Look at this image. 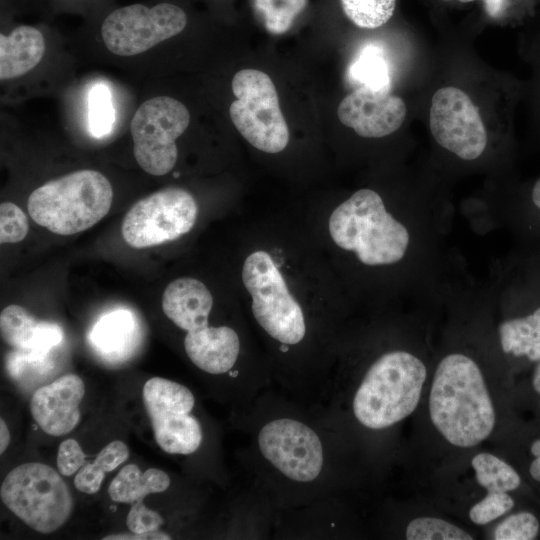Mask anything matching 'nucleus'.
I'll return each mask as SVG.
<instances>
[{"label": "nucleus", "mask_w": 540, "mask_h": 540, "mask_svg": "<svg viewBox=\"0 0 540 540\" xmlns=\"http://www.w3.org/2000/svg\"><path fill=\"white\" fill-rule=\"evenodd\" d=\"M430 418L450 444L469 448L489 437L495 411L477 363L451 353L437 365L429 395Z\"/></svg>", "instance_id": "f257e3e1"}, {"label": "nucleus", "mask_w": 540, "mask_h": 540, "mask_svg": "<svg viewBox=\"0 0 540 540\" xmlns=\"http://www.w3.org/2000/svg\"><path fill=\"white\" fill-rule=\"evenodd\" d=\"M329 232L337 246L353 252L368 266L401 261L410 243L407 227L386 210L381 196L368 188L356 191L332 212Z\"/></svg>", "instance_id": "f03ea898"}, {"label": "nucleus", "mask_w": 540, "mask_h": 540, "mask_svg": "<svg viewBox=\"0 0 540 540\" xmlns=\"http://www.w3.org/2000/svg\"><path fill=\"white\" fill-rule=\"evenodd\" d=\"M427 370L415 355L389 351L368 368L352 400L356 420L370 430H382L411 415L418 406Z\"/></svg>", "instance_id": "7ed1b4c3"}, {"label": "nucleus", "mask_w": 540, "mask_h": 540, "mask_svg": "<svg viewBox=\"0 0 540 540\" xmlns=\"http://www.w3.org/2000/svg\"><path fill=\"white\" fill-rule=\"evenodd\" d=\"M113 189L96 170L84 169L36 188L27 201L31 218L58 235H73L99 222L110 210Z\"/></svg>", "instance_id": "20e7f679"}, {"label": "nucleus", "mask_w": 540, "mask_h": 540, "mask_svg": "<svg viewBox=\"0 0 540 540\" xmlns=\"http://www.w3.org/2000/svg\"><path fill=\"white\" fill-rule=\"evenodd\" d=\"M4 505L33 530L50 534L69 519L73 498L60 474L43 463H24L3 480Z\"/></svg>", "instance_id": "39448f33"}, {"label": "nucleus", "mask_w": 540, "mask_h": 540, "mask_svg": "<svg viewBox=\"0 0 540 540\" xmlns=\"http://www.w3.org/2000/svg\"><path fill=\"white\" fill-rule=\"evenodd\" d=\"M242 280L261 328L285 351L299 344L307 331L305 317L271 256L265 251L251 253L244 262Z\"/></svg>", "instance_id": "423d86ee"}, {"label": "nucleus", "mask_w": 540, "mask_h": 540, "mask_svg": "<svg viewBox=\"0 0 540 540\" xmlns=\"http://www.w3.org/2000/svg\"><path fill=\"white\" fill-rule=\"evenodd\" d=\"M232 91L236 100L230 105V118L245 140L266 153L284 150L289 129L271 78L256 69H242L233 77Z\"/></svg>", "instance_id": "0eeeda50"}, {"label": "nucleus", "mask_w": 540, "mask_h": 540, "mask_svg": "<svg viewBox=\"0 0 540 540\" xmlns=\"http://www.w3.org/2000/svg\"><path fill=\"white\" fill-rule=\"evenodd\" d=\"M190 122L187 107L169 96L144 101L130 124L133 154L138 165L148 174L162 176L176 164V139Z\"/></svg>", "instance_id": "6e6552de"}, {"label": "nucleus", "mask_w": 540, "mask_h": 540, "mask_svg": "<svg viewBox=\"0 0 540 540\" xmlns=\"http://www.w3.org/2000/svg\"><path fill=\"white\" fill-rule=\"evenodd\" d=\"M142 396L154 438L163 451L189 455L198 450L203 430L198 419L191 414L195 397L186 386L153 377L144 384Z\"/></svg>", "instance_id": "1a4fd4ad"}, {"label": "nucleus", "mask_w": 540, "mask_h": 540, "mask_svg": "<svg viewBox=\"0 0 540 540\" xmlns=\"http://www.w3.org/2000/svg\"><path fill=\"white\" fill-rule=\"evenodd\" d=\"M198 206L181 188H166L137 201L122 222L124 241L133 248H147L176 240L194 226Z\"/></svg>", "instance_id": "9d476101"}, {"label": "nucleus", "mask_w": 540, "mask_h": 540, "mask_svg": "<svg viewBox=\"0 0 540 540\" xmlns=\"http://www.w3.org/2000/svg\"><path fill=\"white\" fill-rule=\"evenodd\" d=\"M262 457L282 476L297 483L315 481L325 465L322 440L308 424L290 417L266 422L257 435Z\"/></svg>", "instance_id": "9b49d317"}, {"label": "nucleus", "mask_w": 540, "mask_h": 540, "mask_svg": "<svg viewBox=\"0 0 540 540\" xmlns=\"http://www.w3.org/2000/svg\"><path fill=\"white\" fill-rule=\"evenodd\" d=\"M186 24V13L174 4H132L111 12L102 24L101 35L113 54L134 56L179 34Z\"/></svg>", "instance_id": "f8f14e48"}, {"label": "nucleus", "mask_w": 540, "mask_h": 540, "mask_svg": "<svg viewBox=\"0 0 540 540\" xmlns=\"http://www.w3.org/2000/svg\"><path fill=\"white\" fill-rule=\"evenodd\" d=\"M429 125L436 142L463 160H475L486 149L487 132L479 110L457 87H442L434 93Z\"/></svg>", "instance_id": "ddd939ff"}, {"label": "nucleus", "mask_w": 540, "mask_h": 540, "mask_svg": "<svg viewBox=\"0 0 540 540\" xmlns=\"http://www.w3.org/2000/svg\"><path fill=\"white\" fill-rule=\"evenodd\" d=\"M407 114L402 98L390 92L356 88L340 102V122L364 138H381L403 124Z\"/></svg>", "instance_id": "4468645a"}, {"label": "nucleus", "mask_w": 540, "mask_h": 540, "mask_svg": "<svg viewBox=\"0 0 540 540\" xmlns=\"http://www.w3.org/2000/svg\"><path fill=\"white\" fill-rule=\"evenodd\" d=\"M84 394L82 379L76 374H66L33 393L30 412L45 433L52 436L65 435L80 420L79 405Z\"/></svg>", "instance_id": "2eb2a0df"}, {"label": "nucleus", "mask_w": 540, "mask_h": 540, "mask_svg": "<svg viewBox=\"0 0 540 540\" xmlns=\"http://www.w3.org/2000/svg\"><path fill=\"white\" fill-rule=\"evenodd\" d=\"M498 333L506 355L531 365L540 361V272L521 311L502 321Z\"/></svg>", "instance_id": "dca6fc26"}, {"label": "nucleus", "mask_w": 540, "mask_h": 540, "mask_svg": "<svg viewBox=\"0 0 540 540\" xmlns=\"http://www.w3.org/2000/svg\"><path fill=\"white\" fill-rule=\"evenodd\" d=\"M184 348L197 368L208 374L221 375L230 373L235 366L240 352V339L229 326H208L186 332Z\"/></svg>", "instance_id": "f3484780"}, {"label": "nucleus", "mask_w": 540, "mask_h": 540, "mask_svg": "<svg viewBox=\"0 0 540 540\" xmlns=\"http://www.w3.org/2000/svg\"><path fill=\"white\" fill-rule=\"evenodd\" d=\"M212 307L213 297L208 288L191 277L172 281L162 296L164 314L186 332L208 327Z\"/></svg>", "instance_id": "a211bd4d"}, {"label": "nucleus", "mask_w": 540, "mask_h": 540, "mask_svg": "<svg viewBox=\"0 0 540 540\" xmlns=\"http://www.w3.org/2000/svg\"><path fill=\"white\" fill-rule=\"evenodd\" d=\"M0 330L2 339L18 350L50 353L63 340V330L58 324L39 321L14 304L1 311Z\"/></svg>", "instance_id": "6ab92c4d"}, {"label": "nucleus", "mask_w": 540, "mask_h": 540, "mask_svg": "<svg viewBox=\"0 0 540 540\" xmlns=\"http://www.w3.org/2000/svg\"><path fill=\"white\" fill-rule=\"evenodd\" d=\"M45 53V40L37 28L21 25L0 34V79L10 80L35 68Z\"/></svg>", "instance_id": "aec40b11"}, {"label": "nucleus", "mask_w": 540, "mask_h": 540, "mask_svg": "<svg viewBox=\"0 0 540 540\" xmlns=\"http://www.w3.org/2000/svg\"><path fill=\"white\" fill-rule=\"evenodd\" d=\"M137 322L130 310L116 309L102 315L91 328L88 339L92 348L110 360L123 358L132 348Z\"/></svg>", "instance_id": "412c9836"}, {"label": "nucleus", "mask_w": 540, "mask_h": 540, "mask_svg": "<svg viewBox=\"0 0 540 540\" xmlns=\"http://www.w3.org/2000/svg\"><path fill=\"white\" fill-rule=\"evenodd\" d=\"M170 478L166 472L150 468L141 472L135 464L124 466L109 485L108 493L114 502L133 504L151 493L168 489Z\"/></svg>", "instance_id": "4be33fe9"}, {"label": "nucleus", "mask_w": 540, "mask_h": 540, "mask_svg": "<svg viewBox=\"0 0 540 540\" xmlns=\"http://www.w3.org/2000/svg\"><path fill=\"white\" fill-rule=\"evenodd\" d=\"M348 75L357 88L390 92L391 74L389 63L376 45H366L351 63Z\"/></svg>", "instance_id": "5701e85b"}, {"label": "nucleus", "mask_w": 540, "mask_h": 540, "mask_svg": "<svg viewBox=\"0 0 540 540\" xmlns=\"http://www.w3.org/2000/svg\"><path fill=\"white\" fill-rule=\"evenodd\" d=\"M475 477L487 492H514L521 488L522 477L509 463L491 453H479L471 460Z\"/></svg>", "instance_id": "b1692460"}, {"label": "nucleus", "mask_w": 540, "mask_h": 540, "mask_svg": "<svg viewBox=\"0 0 540 540\" xmlns=\"http://www.w3.org/2000/svg\"><path fill=\"white\" fill-rule=\"evenodd\" d=\"M6 370L18 382H37L48 376L55 367L52 352L38 353L12 349L6 356Z\"/></svg>", "instance_id": "393cba45"}, {"label": "nucleus", "mask_w": 540, "mask_h": 540, "mask_svg": "<svg viewBox=\"0 0 540 540\" xmlns=\"http://www.w3.org/2000/svg\"><path fill=\"white\" fill-rule=\"evenodd\" d=\"M344 14L359 28L376 29L393 16L396 0H340Z\"/></svg>", "instance_id": "a878e982"}, {"label": "nucleus", "mask_w": 540, "mask_h": 540, "mask_svg": "<svg viewBox=\"0 0 540 540\" xmlns=\"http://www.w3.org/2000/svg\"><path fill=\"white\" fill-rule=\"evenodd\" d=\"M254 3L266 29L273 34H281L291 27L307 0H254Z\"/></svg>", "instance_id": "bb28decb"}, {"label": "nucleus", "mask_w": 540, "mask_h": 540, "mask_svg": "<svg viewBox=\"0 0 540 540\" xmlns=\"http://www.w3.org/2000/svg\"><path fill=\"white\" fill-rule=\"evenodd\" d=\"M408 540H472L473 537L460 527L440 518L413 519L405 532Z\"/></svg>", "instance_id": "cd10ccee"}, {"label": "nucleus", "mask_w": 540, "mask_h": 540, "mask_svg": "<svg viewBox=\"0 0 540 540\" xmlns=\"http://www.w3.org/2000/svg\"><path fill=\"white\" fill-rule=\"evenodd\" d=\"M89 127L94 137H102L110 132L115 112L108 88L95 85L89 94Z\"/></svg>", "instance_id": "c85d7f7f"}, {"label": "nucleus", "mask_w": 540, "mask_h": 540, "mask_svg": "<svg viewBox=\"0 0 540 540\" xmlns=\"http://www.w3.org/2000/svg\"><path fill=\"white\" fill-rule=\"evenodd\" d=\"M540 534V519L530 510L508 515L494 531L496 540H533Z\"/></svg>", "instance_id": "c756f323"}, {"label": "nucleus", "mask_w": 540, "mask_h": 540, "mask_svg": "<svg viewBox=\"0 0 540 540\" xmlns=\"http://www.w3.org/2000/svg\"><path fill=\"white\" fill-rule=\"evenodd\" d=\"M516 503L508 492H487L469 511L471 521L485 525L512 511Z\"/></svg>", "instance_id": "7c9ffc66"}, {"label": "nucleus", "mask_w": 540, "mask_h": 540, "mask_svg": "<svg viewBox=\"0 0 540 540\" xmlns=\"http://www.w3.org/2000/svg\"><path fill=\"white\" fill-rule=\"evenodd\" d=\"M29 225L26 214L14 203L0 205V242L17 243L28 234Z\"/></svg>", "instance_id": "2f4dec72"}, {"label": "nucleus", "mask_w": 540, "mask_h": 540, "mask_svg": "<svg viewBox=\"0 0 540 540\" xmlns=\"http://www.w3.org/2000/svg\"><path fill=\"white\" fill-rule=\"evenodd\" d=\"M163 523L164 520L161 515L146 507L142 500L131 505L126 517V525L134 533L156 531Z\"/></svg>", "instance_id": "473e14b6"}, {"label": "nucleus", "mask_w": 540, "mask_h": 540, "mask_svg": "<svg viewBox=\"0 0 540 540\" xmlns=\"http://www.w3.org/2000/svg\"><path fill=\"white\" fill-rule=\"evenodd\" d=\"M86 455L74 439L64 440L58 448L57 467L60 474L70 476L86 463Z\"/></svg>", "instance_id": "72a5a7b5"}, {"label": "nucleus", "mask_w": 540, "mask_h": 540, "mask_svg": "<svg viewBox=\"0 0 540 540\" xmlns=\"http://www.w3.org/2000/svg\"><path fill=\"white\" fill-rule=\"evenodd\" d=\"M104 475L105 471L94 461L86 462L77 472L74 485L82 493L94 494L100 489Z\"/></svg>", "instance_id": "f704fd0d"}, {"label": "nucleus", "mask_w": 540, "mask_h": 540, "mask_svg": "<svg viewBox=\"0 0 540 540\" xmlns=\"http://www.w3.org/2000/svg\"><path fill=\"white\" fill-rule=\"evenodd\" d=\"M129 456V449L125 443L114 440L106 445L95 458L94 462L105 472H111L124 463Z\"/></svg>", "instance_id": "c9c22d12"}, {"label": "nucleus", "mask_w": 540, "mask_h": 540, "mask_svg": "<svg viewBox=\"0 0 540 540\" xmlns=\"http://www.w3.org/2000/svg\"><path fill=\"white\" fill-rule=\"evenodd\" d=\"M526 217L530 219L531 227L540 233V177L529 188L526 194Z\"/></svg>", "instance_id": "e433bc0d"}, {"label": "nucleus", "mask_w": 540, "mask_h": 540, "mask_svg": "<svg viewBox=\"0 0 540 540\" xmlns=\"http://www.w3.org/2000/svg\"><path fill=\"white\" fill-rule=\"evenodd\" d=\"M527 450L529 456L527 474L531 481L540 487V436L531 439Z\"/></svg>", "instance_id": "4c0bfd02"}, {"label": "nucleus", "mask_w": 540, "mask_h": 540, "mask_svg": "<svg viewBox=\"0 0 540 540\" xmlns=\"http://www.w3.org/2000/svg\"><path fill=\"white\" fill-rule=\"evenodd\" d=\"M111 539H114V540H152V539L169 540L171 539V537L164 532H160L156 530V531L145 532V533L131 532L129 534L124 533V534L109 535L103 538V540H111Z\"/></svg>", "instance_id": "58836bf2"}, {"label": "nucleus", "mask_w": 540, "mask_h": 540, "mask_svg": "<svg viewBox=\"0 0 540 540\" xmlns=\"http://www.w3.org/2000/svg\"><path fill=\"white\" fill-rule=\"evenodd\" d=\"M530 376V388L535 397V402L540 411V361L533 365Z\"/></svg>", "instance_id": "ea45409f"}, {"label": "nucleus", "mask_w": 540, "mask_h": 540, "mask_svg": "<svg viewBox=\"0 0 540 540\" xmlns=\"http://www.w3.org/2000/svg\"><path fill=\"white\" fill-rule=\"evenodd\" d=\"M482 2L487 14L493 18L500 17L507 6V0H482Z\"/></svg>", "instance_id": "a19ab883"}, {"label": "nucleus", "mask_w": 540, "mask_h": 540, "mask_svg": "<svg viewBox=\"0 0 540 540\" xmlns=\"http://www.w3.org/2000/svg\"><path fill=\"white\" fill-rule=\"evenodd\" d=\"M11 440L9 429L4 422V420L0 419V453L3 454L4 451L7 449L9 443Z\"/></svg>", "instance_id": "79ce46f5"}, {"label": "nucleus", "mask_w": 540, "mask_h": 540, "mask_svg": "<svg viewBox=\"0 0 540 540\" xmlns=\"http://www.w3.org/2000/svg\"><path fill=\"white\" fill-rule=\"evenodd\" d=\"M444 1H447V0H444ZM459 2H462V3H468V2H472L474 0H458Z\"/></svg>", "instance_id": "37998d69"}]
</instances>
